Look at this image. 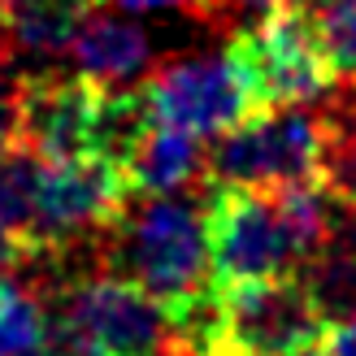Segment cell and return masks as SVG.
Returning a JSON list of instances; mask_svg holds the SVG:
<instances>
[{"label":"cell","instance_id":"6da1fadb","mask_svg":"<svg viewBox=\"0 0 356 356\" xmlns=\"http://www.w3.org/2000/svg\"><path fill=\"white\" fill-rule=\"evenodd\" d=\"M209 248H213V282L235 287L257 278L300 274L330 239L339 204L317 187H213L209 183Z\"/></svg>","mask_w":356,"mask_h":356},{"label":"cell","instance_id":"7a4b0ae2","mask_svg":"<svg viewBox=\"0 0 356 356\" xmlns=\"http://www.w3.org/2000/svg\"><path fill=\"white\" fill-rule=\"evenodd\" d=\"M209 187L178 195H131L122 218L100 235L96 265L139 282L170 309V317L218 287L209 248Z\"/></svg>","mask_w":356,"mask_h":356},{"label":"cell","instance_id":"3957f363","mask_svg":"<svg viewBox=\"0 0 356 356\" xmlns=\"http://www.w3.org/2000/svg\"><path fill=\"white\" fill-rule=\"evenodd\" d=\"M178 326L170 309L122 274L70 278L48 322V356H178Z\"/></svg>","mask_w":356,"mask_h":356},{"label":"cell","instance_id":"277c9868","mask_svg":"<svg viewBox=\"0 0 356 356\" xmlns=\"http://www.w3.org/2000/svg\"><path fill=\"white\" fill-rule=\"evenodd\" d=\"M226 52L239 61L257 92L261 109H291V104H317L334 92V65L322 48V35L309 13V0H291L257 22L239 26L226 40Z\"/></svg>","mask_w":356,"mask_h":356},{"label":"cell","instance_id":"5b68a950","mask_svg":"<svg viewBox=\"0 0 356 356\" xmlns=\"http://www.w3.org/2000/svg\"><path fill=\"white\" fill-rule=\"evenodd\" d=\"M317 161H322V104L257 109L209 148V183L252 191L300 187L317 183Z\"/></svg>","mask_w":356,"mask_h":356},{"label":"cell","instance_id":"8992f818","mask_svg":"<svg viewBox=\"0 0 356 356\" xmlns=\"http://www.w3.org/2000/svg\"><path fill=\"white\" fill-rule=\"evenodd\" d=\"M144 92L152 100L156 122L200 139L226 135L230 127L248 122L261 104L248 74L230 52H178L148 70Z\"/></svg>","mask_w":356,"mask_h":356},{"label":"cell","instance_id":"52a82bcc","mask_svg":"<svg viewBox=\"0 0 356 356\" xmlns=\"http://www.w3.org/2000/svg\"><path fill=\"white\" fill-rule=\"evenodd\" d=\"M104 87L87 74H26L13 104V135L17 144L40 152L44 161H79L92 156L96 113Z\"/></svg>","mask_w":356,"mask_h":356},{"label":"cell","instance_id":"ba28073f","mask_svg":"<svg viewBox=\"0 0 356 356\" xmlns=\"http://www.w3.org/2000/svg\"><path fill=\"white\" fill-rule=\"evenodd\" d=\"M79 74H87L100 87H139L152 70V44L148 31L131 17L109 9H87L70 44Z\"/></svg>","mask_w":356,"mask_h":356},{"label":"cell","instance_id":"9c48e42d","mask_svg":"<svg viewBox=\"0 0 356 356\" xmlns=\"http://www.w3.org/2000/svg\"><path fill=\"white\" fill-rule=\"evenodd\" d=\"M127 183L131 195H178V191H204L209 187V148L200 135L178 131V127H156L144 135L127 161Z\"/></svg>","mask_w":356,"mask_h":356},{"label":"cell","instance_id":"30bf717a","mask_svg":"<svg viewBox=\"0 0 356 356\" xmlns=\"http://www.w3.org/2000/svg\"><path fill=\"white\" fill-rule=\"evenodd\" d=\"M83 5L74 0H9L5 9V35L13 48L35 57H57L74 44V31L83 22Z\"/></svg>","mask_w":356,"mask_h":356},{"label":"cell","instance_id":"8fae6325","mask_svg":"<svg viewBox=\"0 0 356 356\" xmlns=\"http://www.w3.org/2000/svg\"><path fill=\"white\" fill-rule=\"evenodd\" d=\"M0 356H48V313L40 291L0 282Z\"/></svg>","mask_w":356,"mask_h":356},{"label":"cell","instance_id":"7c38bea8","mask_svg":"<svg viewBox=\"0 0 356 356\" xmlns=\"http://www.w3.org/2000/svg\"><path fill=\"white\" fill-rule=\"evenodd\" d=\"M44 156L31 152L26 144H13V152L0 165V222L13 235H31L35 222V200H40V178H44Z\"/></svg>","mask_w":356,"mask_h":356},{"label":"cell","instance_id":"4fadbf2b","mask_svg":"<svg viewBox=\"0 0 356 356\" xmlns=\"http://www.w3.org/2000/svg\"><path fill=\"white\" fill-rule=\"evenodd\" d=\"M309 13L334 65V87H356V0H309Z\"/></svg>","mask_w":356,"mask_h":356},{"label":"cell","instance_id":"5bb4252c","mask_svg":"<svg viewBox=\"0 0 356 356\" xmlns=\"http://www.w3.org/2000/svg\"><path fill=\"white\" fill-rule=\"evenodd\" d=\"M127 13H156V9H187L200 26H213L226 35V17H222V0H118Z\"/></svg>","mask_w":356,"mask_h":356},{"label":"cell","instance_id":"9a60e30c","mask_svg":"<svg viewBox=\"0 0 356 356\" xmlns=\"http://www.w3.org/2000/svg\"><path fill=\"white\" fill-rule=\"evenodd\" d=\"M31 257H35V252H31V243H26L22 235H13V230L0 222V282H5V278L17 270V265H26Z\"/></svg>","mask_w":356,"mask_h":356},{"label":"cell","instance_id":"2e32d148","mask_svg":"<svg viewBox=\"0 0 356 356\" xmlns=\"http://www.w3.org/2000/svg\"><path fill=\"white\" fill-rule=\"evenodd\" d=\"M278 5H291V0H222V17H226V40L239 31V17L243 13H270V9H278Z\"/></svg>","mask_w":356,"mask_h":356},{"label":"cell","instance_id":"e0dca14e","mask_svg":"<svg viewBox=\"0 0 356 356\" xmlns=\"http://www.w3.org/2000/svg\"><path fill=\"white\" fill-rule=\"evenodd\" d=\"M326 339H330V352L334 356H356V313L339 317V322L326 330Z\"/></svg>","mask_w":356,"mask_h":356},{"label":"cell","instance_id":"ac0fdd59","mask_svg":"<svg viewBox=\"0 0 356 356\" xmlns=\"http://www.w3.org/2000/svg\"><path fill=\"white\" fill-rule=\"evenodd\" d=\"M287 356H334V352H330V339H326V334H317V339L300 343V348H296V352H287Z\"/></svg>","mask_w":356,"mask_h":356},{"label":"cell","instance_id":"d6986e66","mask_svg":"<svg viewBox=\"0 0 356 356\" xmlns=\"http://www.w3.org/2000/svg\"><path fill=\"white\" fill-rule=\"evenodd\" d=\"M17 135H13V118H0V165H5V156L13 152Z\"/></svg>","mask_w":356,"mask_h":356},{"label":"cell","instance_id":"ffe728a7","mask_svg":"<svg viewBox=\"0 0 356 356\" xmlns=\"http://www.w3.org/2000/svg\"><path fill=\"white\" fill-rule=\"evenodd\" d=\"M74 5H83V9H100L104 0H74Z\"/></svg>","mask_w":356,"mask_h":356},{"label":"cell","instance_id":"44dd1931","mask_svg":"<svg viewBox=\"0 0 356 356\" xmlns=\"http://www.w3.org/2000/svg\"><path fill=\"white\" fill-rule=\"evenodd\" d=\"M5 9H9V0H0V26H5Z\"/></svg>","mask_w":356,"mask_h":356},{"label":"cell","instance_id":"7402d4cb","mask_svg":"<svg viewBox=\"0 0 356 356\" xmlns=\"http://www.w3.org/2000/svg\"><path fill=\"white\" fill-rule=\"evenodd\" d=\"M178 356H191V352H178Z\"/></svg>","mask_w":356,"mask_h":356}]
</instances>
